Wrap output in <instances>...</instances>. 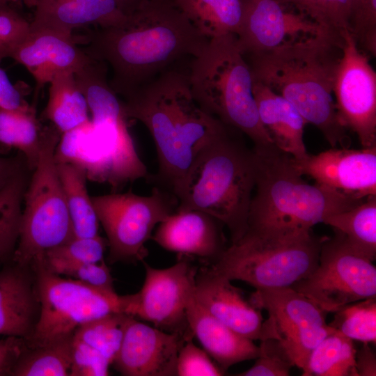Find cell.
I'll list each match as a JSON object with an SVG mask.
<instances>
[{"label":"cell","instance_id":"obj_17","mask_svg":"<svg viewBox=\"0 0 376 376\" xmlns=\"http://www.w3.org/2000/svg\"><path fill=\"white\" fill-rule=\"evenodd\" d=\"M243 2V17L235 36L244 56L271 51L314 35L323 28L304 13L276 0Z\"/></svg>","mask_w":376,"mask_h":376},{"label":"cell","instance_id":"obj_46","mask_svg":"<svg viewBox=\"0 0 376 376\" xmlns=\"http://www.w3.org/2000/svg\"><path fill=\"white\" fill-rule=\"evenodd\" d=\"M21 171L18 159L0 157V189L7 185Z\"/></svg>","mask_w":376,"mask_h":376},{"label":"cell","instance_id":"obj_16","mask_svg":"<svg viewBox=\"0 0 376 376\" xmlns=\"http://www.w3.org/2000/svg\"><path fill=\"white\" fill-rule=\"evenodd\" d=\"M291 162L303 176L346 196L365 200L376 196V146L332 148Z\"/></svg>","mask_w":376,"mask_h":376},{"label":"cell","instance_id":"obj_3","mask_svg":"<svg viewBox=\"0 0 376 376\" xmlns=\"http://www.w3.org/2000/svg\"><path fill=\"white\" fill-rule=\"evenodd\" d=\"M343 42L342 34L323 27L271 51L244 56L252 79L290 102L331 148H350L351 143L334 98Z\"/></svg>","mask_w":376,"mask_h":376},{"label":"cell","instance_id":"obj_23","mask_svg":"<svg viewBox=\"0 0 376 376\" xmlns=\"http://www.w3.org/2000/svg\"><path fill=\"white\" fill-rule=\"evenodd\" d=\"M186 313L194 336L224 373L235 363L258 357L259 346L213 317L196 300L194 292Z\"/></svg>","mask_w":376,"mask_h":376},{"label":"cell","instance_id":"obj_8","mask_svg":"<svg viewBox=\"0 0 376 376\" xmlns=\"http://www.w3.org/2000/svg\"><path fill=\"white\" fill-rule=\"evenodd\" d=\"M324 237L312 230L280 234L245 233L210 266L256 290L290 287L317 266Z\"/></svg>","mask_w":376,"mask_h":376},{"label":"cell","instance_id":"obj_9","mask_svg":"<svg viewBox=\"0 0 376 376\" xmlns=\"http://www.w3.org/2000/svg\"><path fill=\"white\" fill-rule=\"evenodd\" d=\"M60 135L54 127H45L38 162L24 194L13 253V263L22 267L44 261L48 251L74 237L55 161Z\"/></svg>","mask_w":376,"mask_h":376},{"label":"cell","instance_id":"obj_25","mask_svg":"<svg viewBox=\"0 0 376 376\" xmlns=\"http://www.w3.org/2000/svg\"><path fill=\"white\" fill-rule=\"evenodd\" d=\"M253 94L260 120L274 146L295 159L308 155L304 141L306 124L286 99L253 79Z\"/></svg>","mask_w":376,"mask_h":376},{"label":"cell","instance_id":"obj_1","mask_svg":"<svg viewBox=\"0 0 376 376\" xmlns=\"http://www.w3.org/2000/svg\"><path fill=\"white\" fill-rule=\"evenodd\" d=\"M208 40L174 0H146L118 23L98 28L84 51L111 70L109 84L123 100L164 72L188 68Z\"/></svg>","mask_w":376,"mask_h":376},{"label":"cell","instance_id":"obj_50","mask_svg":"<svg viewBox=\"0 0 376 376\" xmlns=\"http://www.w3.org/2000/svg\"><path fill=\"white\" fill-rule=\"evenodd\" d=\"M2 261L1 260H0V262Z\"/></svg>","mask_w":376,"mask_h":376},{"label":"cell","instance_id":"obj_32","mask_svg":"<svg viewBox=\"0 0 376 376\" xmlns=\"http://www.w3.org/2000/svg\"><path fill=\"white\" fill-rule=\"evenodd\" d=\"M44 130L33 109H0V144L19 150L31 170L38 162Z\"/></svg>","mask_w":376,"mask_h":376},{"label":"cell","instance_id":"obj_39","mask_svg":"<svg viewBox=\"0 0 376 376\" xmlns=\"http://www.w3.org/2000/svg\"><path fill=\"white\" fill-rule=\"evenodd\" d=\"M260 353L254 364L239 376H288L294 364L279 342L274 338L260 340Z\"/></svg>","mask_w":376,"mask_h":376},{"label":"cell","instance_id":"obj_13","mask_svg":"<svg viewBox=\"0 0 376 376\" xmlns=\"http://www.w3.org/2000/svg\"><path fill=\"white\" fill-rule=\"evenodd\" d=\"M249 301L268 313L260 340H277L301 370L316 345L336 331L327 323L326 311L291 287L256 290Z\"/></svg>","mask_w":376,"mask_h":376},{"label":"cell","instance_id":"obj_19","mask_svg":"<svg viewBox=\"0 0 376 376\" xmlns=\"http://www.w3.org/2000/svg\"><path fill=\"white\" fill-rule=\"evenodd\" d=\"M8 58L26 68L39 88L57 75L77 72L92 59L77 46L73 36L31 24L29 35L11 50Z\"/></svg>","mask_w":376,"mask_h":376},{"label":"cell","instance_id":"obj_35","mask_svg":"<svg viewBox=\"0 0 376 376\" xmlns=\"http://www.w3.org/2000/svg\"><path fill=\"white\" fill-rule=\"evenodd\" d=\"M329 324L336 331L362 343H376V297L347 304L334 313Z\"/></svg>","mask_w":376,"mask_h":376},{"label":"cell","instance_id":"obj_24","mask_svg":"<svg viewBox=\"0 0 376 376\" xmlns=\"http://www.w3.org/2000/svg\"><path fill=\"white\" fill-rule=\"evenodd\" d=\"M31 26L73 36L75 29L116 24L125 15L115 0H38Z\"/></svg>","mask_w":376,"mask_h":376},{"label":"cell","instance_id":"obj_43","mask_svg":"<svg viewBox=\"0 0 376 376\" xmlns=\"http://www.w3.org/2000/svg\"><path fill=\"white\" fill-rule=\"evenodd\" d=\"M26 347L23 338H0V376L11 375L16 362Z\"/></svg>","mask_w":376,"mask_h":376},{"label":"cell","instance_id":"obj_40","mask_svg":"<svg viewBox=\"0 0 376 376\" xmlns=\"http://www.w3.org/2000/svg\"><path fill=\"white\" fill-rule=\"evenodd\" d=\"M107 239L100 235L89 237H73L48 251L45 258H56L74 263H100L104 260Z\"/></svg>","mask_w":376,"mask_h":376},{"label":"cell","instance_id":"obj_20","mask_svg":"<svg viewBox=\"0 0 376 376\" xmlns=\"http://www.w3.org/2000/svg\"><path fill=\"white\" fill-rule=\"evenodd\" d=\"M223 226L221 221L206 212L175 210L159 224L151 238L166 251L197 257L210 265L227 248Z\"/></svg>","mask_w":376,"mask_h":376},{"label":"cell","instance_id":"obj_5","mask_svg":"<svg viewBox=\"0 0 376 376\" xmlns=\"http://www.w3.org/2000/svg\"><path fill=\"white\" fill-rule=\"evenodd\" d=\"M252 148L256 178L246 233L311 230L327 216L364 201L308 183L293 166L291 156L275 146Z\"/></svg>","mask_w":376,"mask_h":376},{"label":"cell","instance_id":"obj_38","mask_svg":"<svg viewBox=\"0 0 376 376\" xmlns=\"http://www.w3.org/2000/svg\"><path fill=\"white\" fill-rule=\"evenodd\" d=\"M347 29L360 50L373 57L376 56V0H352Z\"/></svg>","mask_w":376,"mask_h":376},{"label":"cell","instance_id":"obj_29","mask_svg":"<svg viewBox=\"0 0 376 376\" xmlns=\"http://www.w3.org/2000/svg\"><path fill=\"white\" fill-rule=\"evenodd\" d=\"M56 167L74 237H89L98 235L100 222L92 197L87 190L86 175L81 170L69 163H56Z\"/></svg>","mask_w":376,"mask_h":376},{"label":"cell","instance_id":"obj_48","mask_svg":"<svg viewBox=\"0 0 376 376\" xmlns=\"http://www.w3.org/2000/svg\"><path fill=\"white\" fill-rule=\"evenodd\" d=\"M9 3L22 2L28 8H35L38 0H6Z\"/></svg>","mask_w":376,"mask_h":376},{"label":"cell","instance_id":"obj_21","mask_svg":"<svg viewBox=\"0 0 376 376\" xmlns=\"http://www.w3.org/2000/svg\"><path fill=\"white\" fill-rule=\"evenodd\" d=\"M196 300L217 320L239 335L260 340L264 319L260 309L244 299L240 288L210 265L197 271Z\"/></svg>","mask_w":376,"mask_h":376},{"label":"cell","instance_id":"obj_45","mask_svg":"<svg viewBox=\"0 0 376 376\" xmlns=\"http://www.w3.org/2000/svg\"><path fill=\"white\" fill-rule=\"evenodd\" d=\"M355 368L358 376L376 375V357L375 352L367 343L356 350Z\"/></svg>","mask_w":376,"mask_h":376},{"label":"cell","instance_id":"obj_26","mask_svg":"<svg viewBox=\"0 0 376 376\" xmlns=\"http://www.w3.org/2000/svg\"><path fill=\"white\" fill-rule=\"evenodd\" d=\"M24 269L14 263L0 271V336L26 340L35 324L38 298Z\"/></svg>","mask_w":376,"mask_h":376},{"label":"cell","instance_id":"obj_18","mask_svg":"<svg viewBox=\"0 0 376 376\" xmlns=\"http://www.w3.org/2000/svg\"><path fill=\"white\" fill-rule=\"evenodd\" d=\"M187 340L130 315L113 363L125 376H174L179 351Z\"/></svg>","mask_w":376,"mask_h":376},{"label":"cell","instance_id":"obj_22","mask_svg":"<svg viewBox=\"0 0 376 376\" xmlns=\"http://www.w3.org/2000/svg\"><path fill=\"white\" fill-rule=\"evenodd\" d=\"M129 315L115 313L79 327L72 334L70 376H107L120 347Z\"/></svg>","mask_w":376,"mask_h":376},{"label":"cell","instance_id":"obj_31","mask_svg":"<svg viewBox=\"0 0 376 376\" xmlns=\"http://www.w3.org/2000/svg\"><path fill=\"white\" fill-rule=\"evenodd\" d=\"M353 340L335 331L312 350L303 376H358Z\"/></svg>","mask_w":376,"mask_h":376},{"label":"cell","instance_id":"obj_12","mask_svg":"<svg viewBox=\"0 0 376 376\" xmlns=\"http://www.w3.org/2000/svg\"><path fill=\"white\" fill-rule=\"evenodd\" d=\"M334 233L331 237H324L315 268L290 286L327 313L376 297L373 261L350 245L341 233Z\"/></svg>","mask_w":376,"mask_h":376},{"label":"cell","instance_id":"obj_34","mask_svg":"<svg viewBox=\"0 0 376 376\" xmlns=\"http://www.w3.org/2000/svg\"><path fill=\"white\" fill-rule=\"evenodd\" d=\"M22 171L0 189V259L3 260L15 249L19 234L22 203L25 191Z\"/></svg>","mask_w":376,"mask_h":376},{"label":"cell","instance_id":"obj_49","mask_svg":"<svg viewBox=\"0 0 376 376\" xmlns=\"http://www.w3.org/2000/svg\"><path fill=\"white\" fill-rule=\"evenodd\" d=\"M6 3H9V2H8L6 0H0V5Z\"/></svg>","mask_w":376,"mask_h":376},{"label":"cell","instance_id":"obj_11","mask_svg":"<svg viewBox=\"0 0 376 376\" xmlns=\"http://www.w3.org/2000/svg\"><path fill=\"white\" fill-rule=\"evenodd\" d=\"M100 224L109 247V260L143 262L148 255L145 244L155 227L175 211L177 198L155 186L148 196L129 191L92 197Z\"/></svg>","mask_w":376,"mask_h":376},{"label":"cell","instance_id":"obj_4","mask_svg":"<svg viewBox=\"0 0 376 376\" xmlns=\"http://www.w3.org/2000/svg\"><path fill=\"white\" fill-rule=\"evenodd\" d=\"M83 93L90 120L61 134L56 163H69L87 180L118 191L127 184L149 177L130 133L123 101L107 81L88 84Z\"/></svg>","mask_w":376,"mask_h":376},{"label":"cell","instance_id":"obj_42","mask_svg":"<svg viewBox=\"0 0 376 376\" xmlns=\"http://www.w3.org/2000/svg\"><path fill=\"white\" fill-rule=\"evenodd\" d=\"M224 372L209 354L192 342L186 341L179 351L176 362L178 376H220Z\"/></svg>","mask_w":376,"mask_h":376},{"label":"cell","instance_id":"obj_27","mask_svg":"<svg viewBox=\"0 0 376 376\" xmlns=\"http://www.w3.org/2000/svg\"><path fill=\"white\" fill-rule=\"evenodd\" d=\"M190 23L208 39L233 34L240 28L243 0H174Z\"/></svg>","mask_w":376,"mask_h":376},{"label":"cell","instance_id":"obj_41","mask_svg":"<svg viewBox=\"0 0 376 376\" xmlns=\"http://www.w3.org/2000/svg\"><path fill=\"white\" fill-rule=\"evenodd\" d=\"M10 3L0 5V61L8 58L11 50L30 32V22Z\"/></svg>","mask_w":376,"mask_h":376},{"label":"cell","instance_id":"obj_6","mask_svg":"<svg viewBox=\"0 0 376 376\" xmlns=\"http://www.w3.org/2000/svg\"><path fill=\"white\" fill-rule=\"evenodd\" d=\"M230 127L210 141L191 167L175 210L206 212L228 229L231 243L246 233L254 191L255 155Z\"/></svg>","mask_w":376,"mask_h":376},{"label":"cell","instance_id":"obj_28","mask_svg":"<svg viewBox=\"0 0 376 376\" xmlns=\"http://www.w3.org/2000/svg\"><path fill=\"white\" fill-rule=\"evenodd\" d=\"M48 84L49 97L45 115L61 134L90 120L87 100L74 73L57 75Z\"/></svg>","mask_w":376,"mask_h":376},{"label":"cell","instance_id":"obj_36","mask_svg":"<svg viewBox=\"0 0 376 376\" xmlns=\"http://www.w3.org/2000/svg\"><path fill=\"white\" fill-rule=\"evenodd\" d=\"M304 13L322 27L342 33L352 0H276Z\"/></svg>","mask_w":376,"mask_h":376},{"label":"cell","instance_id":"obj_37","mask_svg":"<svg viewBox=\"0 0 376 376\" xmlns=\"http://www.w3.org/2000/svg\"><path fill=\"white\" fill-rule=\"evenodd\" d=\"M47 267L54 273L65 276L107 292H116L113 279L104 260L100 263H74L46 258Z\"/></svg>","mask_w":376,"mask_h":376},{"label":"cell","instance_id":"obj_47","mask_svg":"<svg viewBox=\"0 0 376 376\" xmlns=\"http://www.w3.org/2000/svg\"><path fill=\"white\" fill-rule=\"evenodd\" d=\"M120 10L128 15L146 0H115Z\"/></svg>","mask_w":376,"mask_h":376},{"label":"cell","instance_id":"obj_44","mask_svg":"<svg viewBox=\"0 0 376 376\" xmlns=\"http://www.w3.org/2000/svg\"><path fill=\"white\" fill-rule=\"evenodd\" d=\"M0 109L5 110H29L32 107L24 99L20 91L14 86L0 68Z\"/></svg>","mask_w":376,"mask_h":376},{"label":"cell","instance_id":"obj_10","mask_svg":"<svg viewBox=\"0 0 376 376\" xmlns=\"http://www.w3.org/2000/svg\"><path fill=\"white\" fill-rule=\"evenodd\" d=\"M37 272L40 311L33 328L24 340L28 348L70 338L81 326L115 313H124L127 295L97 290L49 270L44 261L33 266Z\"/></svg>","mask_w":376,"mask_h":376},{"label":"cell","instance_id":"obj_2","mask_svg":"<svg viewBox=\"0 0 376 376\" xmlns=\"http://www.w3.org/2000/svg\"><path fill=\"white\" fill-rule=\"evenodd\" d=\"M188 69L164 72L121 99L127 118L143 124L155 145L158 171L148 179L176 198L201 150L228 127L197 103Z\"/></svg>","mask_w":376,"mask_h":376},{"label":"cell","instance_id":"obj_14","mask_svg":"<svg viewBox=\"0 0 376 376\" xmlns=\"http://www.w3.org/2000/svg\"><path fill=\"white\" fill-rule=\"evenodd\" d=\"M189 258L180 256L173 265L165 269L153 268L143 260L146 277L143 286L138 292L128 295L125 313L192 340L186 311L198 269Z\"/></svg>","mask_w":376,"mask_h":376},{"label":"cell","instance_id":"obj_33","mask_svg":"<svg viewBox=\"0 0 376 376\" xmlns=\"http://www.w3.org/2000/svg\"><path fill=\"white\" fill-rule=\"evenodd\" d=\"M72 336L41 347H26L16 362L11 376L70 375Z\"/></svg>","mask_w":376,"mask_h":376},{"label":"cell","instance_id":"obj_30","mask_svg":"<svg viewBox=\"0 0 376 376\" xmlns=\"http://www.w3.org/2000/svg\"><path fill=\"white\" fill-rule=\"evenodd\" d=\"M322 223L341 233L356 250L375 260L376 196L350 209L327 216Z\"/></svg>","mask_w":376,"mask_h":376},{"label":"cell","instance_id":"obj_15","mask_svg":"<svg viewBox=\"0 0 376 376\" xmlns=\"http://www.w3.org/2000/svg\"><path fill=\"white\" fill-rule=\"evenodd\" d=\"M342 36L343 54L334 86L336 110L362 148L376 146V73L347 29Z\"/></svg>","mask_w":376,"mask_h":376},{"label":"cell","instance_id":"obj_7","mask_svg":"<svg viewBox=\"0 0 376 376\" xmlns=\"http://www.w3.org/2000/svg\"><path fill=\"white\" fill-rule=\"evenodd\" d=\"M188 79L205 112L246 136L254 148L274 146L260 120L251 71L235 35L209 39L190 63Z\"/></svg>","mask_w":376,"mask_h":376}]
</instances>
